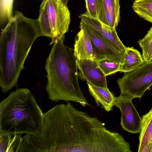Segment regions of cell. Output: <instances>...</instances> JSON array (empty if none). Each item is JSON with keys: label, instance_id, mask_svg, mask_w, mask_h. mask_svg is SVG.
Masks as SVG:
<instances>
[{"label": "cell", "instance_id": "2e32d148", "mask_svg": "<svg viewBox=\"0 0 152 152\" xmlns=\"http://www.w3.org/2000/svg\"><path fill=\"white\" fill-rule=\"evenodd\" d=\"M138 152H142L152 138V108L142 117Z\"/></svg>", "mask_w": 152, "mask_h": 152}, {"label": "cell", "instance_id": "cb8c5ba5", "mask_svg": "<svg viewBox=\"0 0 152 152\" xmlns=\"http://www.w3.org/2000/svg\"><path fill=\"white\" fill-rule=\"evenodd\" d=\"M152 152V138L148 144L144 148L142 152Z\"/></svg>", "mask_w": 152, "mask_h": 152}, {"label": "cell", "instance_id": "4fadbf2b", "mask_svg": "<svg viewBox=\"0 0 152 152\" xmlns=\"http://www.w3.org/2000/svg\"><path fill=\"white\" fill-rule=\"evenodd\" d=\"M89 93L94 98L98 106H101L106 111L112 110L115 106L116 97L107 87H102L87 81Z\"/></svg>", "mask_w": 152, "mask_h": 152}, {"label": "cell", "instance_id": "ba28073f", "mask_svg": "<svg viewBox=\"0 0 152 152\" xmlns=\"http://www.w3.org/2000/svg\"><path fill=\"white\" fill-rule=\"evenodd\" d=\"M132 99L122 95L116 97L115 106L121 113V125L125 130L132 133H140L142 118L134 106Z\"/></svg>", "mask_w": 152, "mask_h": 152}, {"label": "cell", "instance_id": "30bf717a", "mask_svg": "<svg viewBox=\"0 0 152 152\" xmlns=\"http://www.w3.org/2000/svg\"><path fill=\"white\" fill-rule=\"evenodd\" d=\"M77 63L82 79L99 86L107 87L106 76L99 66L97 61L77 59Z\"/></svg>", "mask_w": 152, "mask_h": 152}, {"label": "cell", "instance_id": "5b68a950", "mask_svg": "<svg viewBox=\"0 0 152 152\" xmlns=\"http://www.w3.org/2000/svg\"><path fill=\"white\" fill-rule=\"evenodd\" d=\"M121 94L140 98L152 86V61L145 62L135 70L126 73L117 80Z\"/></svg>", "mask_w": 152, "mask_h": 152}, {"label": "cell", "instance_id": "484cf974", "mask_svg": "<svg viewBox=\"0 0 152 152\" xmlns=\"http://www.w3.org/2000/svg\"></svg>", "mask_w": 152, "mask_h": 152}, {"label": "cell", "instance_id": "8fae6325", "mask_svg": "<svg viewBox=\"0 0 152 152\" xmlns=\"http://www.w3.org/2000/svg\"><path fill=\"white\" fill-rule=\"evenodd\" d=\"M21 134H15L11 137L9 148L10 152H47L39 135L26 134L22 137Z\"/></svg>", "mask_w": 152, "mask_h": 152}, {"label": "cell", "instance_id": "6da1fadb", "mask_svg": "<svg viewBox=\"0 0 152 152\" xmlns=\"http://www.w3.org/2000/svg\"><path fill=\"white\" fill-rule=\"evenodd\" d=\"M38 134L47 152H131L119 133L107 129L96 116L78 110L69 102L44 115Z\"/></svg>", "mask_w": 152, "mask_h": 152}, {"label": "cell", "instance_id": "ac0fdd59", "mask_svg": "<svg viewBox=\"0 0 152 152\" xmlns=\"http://www.w3.org/2000/svg\"><path fill=\"white\" fill-rule=\"evenodd\" d=\"M142 49V56L145 62L150 61L152 56V27L142 39L138 41Z\"/></svg>", "mask_w": 152, "mask_h": 152}, {"label": "cell", "instance_id": "9c48e42d", "mask_svg": "<svg viewBox=\"0 0 152 152\" xmlns=\"http://www.w3.org/2000/svg\"><path fill=\"white\" fill-rule=\"evenodd\" d=\"M97 19L103 24L116 28L120 21L119 0H97Z\"/></svg>", "mask_w": 152, "mask_h": 152}, {"label": "cell", "instance_id": "d6986e66", "mask_svg": "<svg viewBox=\"0 0 152 152\" xmlns=\"http://www.w3.org/2000/svg\"><path fill=\"white\" fill-rule=\"evenodd\" d=\"M14 0H0V24L1 27L8 22L12 16Z\"/></svg>", "mask_w": 152, "mask_h": 152}, {"label": "cell", "instance_id": "d4e9b609", "mask_svg": "<svg viewBox=\"0 0 152 152\" xmlns=\"http://www.w3.org/2000/svg\"><path fill=\"white\" fill-rule=\"evenodd\" d=\"M68 0H61V1L63 3V4L66 6L67 3V2Z\"/></svg>", "mask_w": 152, "mask_h": 152}, {"label": "cell", "instance_id": "ffe728a7", "mask_svg": "<svg viewBox=\"0 0 152 152\" xmlns=\"http://www.w3.org/2000/svg\"><path fill=\"white\" fill-rule=\"evenodd\" d=\"M99 66L106 76L118 72L121 64L107 58L97 61Z\"/></svg>", "mask_w": 152, "mask_h": 152}, {"label": "cell", "instance_id": "3957f363", "mask_svg": "<svg viewBox=\"0 0 152 152\" xmlns=\"http://www.w3.org/2000/svg\"><path fill=\"white\" fill-rule=\"evenodd\" d=\"M64 40V36L53 44L46 60V89L49 98L56 102L71 101L83 107L90 106L79 83L78 68L74 49L65 45Z\"/></svg>", "mask_w": 152, "mask_h": 152}, {"label": "cell", "instance_id": "e0dca14e", "mask_svg": "<svg viewBox=\"0 0 152 152\" xmlns=\"http://www.w3.org/2000/svg\"><path fill=\"white\" fill-rule=\"evenodd\" d=\"M132 8L138 16L152 23V0H135Z\"/></svg>", "mask_w": 152, "mask_h": 152}, {"label": "cell", "instance_id": "8992f818", "mask_svg": "<svg viewBox=\"0 0 152 152\" xmlns=\"http://www.w3.org/2000/svg\"><path fill=\"white\" fill-rule=\"evenodd\" d=\"M40 8L47 13L51 30V42L53 44L61 39L69 30L70 14L66 5L61 0H43Z\"/></svg>", "mask_w": 152, "mask_h": 152}, {"label": "cell", "instance_id": "277c9868", "mask_svg": "<svg viewBox=\"0 0 152 152\" xmlns=\"http://www.w3.org/2000/svg\"><path fill=\"white\" fill-rule=\"evenodd\" d=\"M44 115L31 91L18 89L0 102V132L38 135L42 129Z\"/></svg>", "mask_w": 152, "mask_h": 152}, {"label": "cell", "instance_id": "603a6c76", "mask_svg": "<svg viewBox=\"0 0 152 152\" xmlns=\"http://www.w3.org/2000/svg\"><path fill=\"white\" fill-rule=\"evenodd\" d=\"M87 11L91 17L97 19L96 3L97 0H85Z\"/></svg>", "mask_w": 152, "mask_h": 152}, {"label": "cell", "instance_id": "5bb4252c", "mask_svg": "<svg viewBox=\"0 0 152 152\" xmlns=\"http://www.w3.org/2000/svg\"><path fill=\"white\" fill-rule=\"evenodd\" d=\"M74 51L77 59L94 60L91 39L83 29H80L75 38Z\"/></svg>", "mask_w": 152, "mask_h": 152}, {"label": "cell", "instance_id": "9a60e30c", "mask_svg": "<svg viewBox=\"0 0 152 152\" xmlns=\"http://www.w3.org/2000/svg\"><path fill=\"white\" fill-rule=\"evenodd\" d=\"M144 63L142 56L138 50L133 47H126L124 60L118 72L125 73L131 72Z\"/></svg>", "mask_w": 152, "mask_h": 152}, {"label": "cell", "instance_id": "7a4b0ae2", "mask_svg": "<svg viewBox=\"0 0 152 152\" xmlns=\"http://www.w3.org/2000/svg\"><path fill=\"white\" fill-rule=\"evenodd\" d=\"M44 36L38 19L19 11L2 30L0 38V86L6 93L16 85L32 45Z\"/></svg>", "mask_w": 152, "mask_h": 152}, {"label": "cell", "instance_id": "44dd1931", "mask_svg": "<svg viewBox=\"0 0 152 152\" xmlns=\"http://www.w3.org/2000/svg\"><path fill=\"white\" fill-rule=\"evenodd\" d=\"M39 12V15L38 19L43 35L51 38V30L46 11L44 8H40Z\"/></svg>", "mask_w": 152, "mask_h": 152}, {"label": "cell", "instance_id": "7c38bea8", "mask_svg": "<svg viewBox=\"0 0 152 152\" xmlns=\"http://www.w3.org/2000/svg\"><path fill=\"white\" fill-rule=\"evenodd\" d=\"M79 18L81 21L89 26L102 36L126 53V47L119 38L116 28H111L102 24L97 19L91 17L86 12L80 15Z\"/></svg>", "mask_w": 152, "mask_h": 152}, {"label": "cell", "instance_id": "52a82bcc", "mask_svg": "<svg viewBox=\"0 0 152 152\" xmlns=\"http://www.w3.org/2000/svg\"><path fill=\"white\" fill-rule=\"evenodd\" d=\"M80 28L86 32L91 39L94 60L98 61L107 58L121 64L123 63L125 53L82 21Z\"/></svg>", "mask_w": 152, "mask_h": 152}, {"label": "cell", "instance_id": "7402d4cb", "mask_svg": "<svg viewBox=\"0 0 152 152\" xmlns=\"http://www.w3.org/2000/svg\"><path fill=\"white\" fill-rule=\"evenodd\" d=\"M12 135L0 132V152H7Z\"/></svg>", "mask_w": 152, "mask_h": 152}]
</instances>
